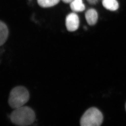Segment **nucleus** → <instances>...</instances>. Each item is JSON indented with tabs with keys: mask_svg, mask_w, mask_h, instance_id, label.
I'll list each match as a JSON object with an SVG mask.
<instances>
[{
	"mask_svg": "<svg viewBox=\"0 0 126 126\" xmlns=\"http://www.w3.org/2000/svg\"><path fill=\"white\" fill-rule=\"evenodd\" d=\"M11 121L16 125L29 126L33 124L36 119L33 110L28 106L16 109L10 115Z\"/></svg>",
	"mask_w": 126,
	"mask_h": 126,
	"instance_id": "obj_1",
	"label": "nucleus"
},
{
	"mask_svg": "<svg viewBox=\"0 0 126 126\" xmlns=\"http://www.w3.org/2000/svg\"><path fill=\"white\" fill-rule=\"evenodd\" d=\"M30 94L25 87L18 86L13 88L10 93L8 103L12 109L18 108L23 106L28 101Z\"/></svg>",
	"mask_w": 126,
	"mask_h": 126,
	"instance_id": "obj_2",
	"label": "nucleus"
},
{
	"mask_svg": "<svg viewBox=\"0 0 126 126\" xmlns=\"http://www.w3.org/2000/svg\"><path fill=\"white\" fill-rule=\"evenodd\" d=\"M103 117L102 113L95 107H92L86 111L81 117V126H99L102 124Z\"/></svg>",
	"mask_w": 126,
	"mask_h": 126,
	"instance_id": "obj_3",
	"label": "nucleus"
},
{
	"mask_svg": "<svg viewBox=\"0 0 126 126\" xmlns=\"http://www.w3.org/2000/svg\"><path fill=\"white\" fill-rule=\"evenodd\" d=\"M79 26V17L76 14H69L66 18V26L67 30L69 32L76 31Z\"/></svg>",
	"mask_w": 126,
	"mask_h": 126,
	"instance_id": "obj_4",
	"label": "nucleus"
},
{
	"mask_svg": "<svg viewBox=\"0 0 126 126\" xmlns=\"http://www.w3.org/2000/svg\"><path fill=\"white\" fill-rule=\"evenodd\" d=\"M85 18L87 23L89 25H94L98 21V13L94 9H90L86 12Z\"/></svg>",
	"mask_w": 126,
	"mask_h": 126,
	"instance_id": "obj_5",
	"label": "nucleus"
},
{
	"mask_svg": "<svg viewBox=\"0 0 126 126\" xmlns=\"http://www.w3.org/2000/svg\"><path fill=\"white\" fill-rule=\"evenodd\" d=\"M9 31L6 24L0 22V45H3L6 42L8 36Z\"/></svg>",
	"mask_w": 126,
	"mask_h": 126,
	"instance_id": "obj_6",
	"label": "nucleus"
},
{
	"mask_svg": "<svg viewBox=\"0 0 126 126\" xmlns=\"http://www.w3.org/2000/svg\"><path fill=\"white\" fill-rule=\"evenodd\" d=\"M104 7L110 11H115L119 8V4L117 0H102Z\"/></svg>",
	"mask_w": 126,
	"mask_h": 126,
	"instance_id": "obj_7",
	"label": "nucleus"
},
{
	"mask_svg": "<svg viewBox=\"0 0 126 126\" xmlns=\"http://www.w3.org/2000/svg\"><path fill=\"white\" fill-rule=\"evenodd\" d=\"M71 10L76 12H80L83 11L85 7L82 2V0H74L70 4Z\"/></svg>",
	"mask_w": 126,
	"mask_h": 126,
	"instance_id": "obj_8",
	"label": "nucleus"
},
{
	"mask_svg": "<svg viewBox=\"0 0 126 126\" xmlns=\"http://www.w3.org/2000/svg\"><path fill=\"white\" fill-rule=\"evenodd\" d=\"M60 0H37L38 5L42 7H49L57 5Z\"/></svg>",
	"mask_w": 126,
	"mask_h": 126,
	"instance_id": "obj_9",
	"label": "nucleus"
},
{
	"mask_svg": "<svg viewBox=\"0 0 126 126\" xmlns=\"http://www.w3.org/2000/svg\"><path fill=\"white\" fill-rule=\"evenodd\" d=\"M87 1L90 3L92 4H94L96 3L98 1V0H87Z\"/></svg>",
	"mask_w": 126,
	"mask_h": 126,
	"instance_id": "obj_10",
	"label": "nucleus"
},
{
	"mask_svg": "<svg viewBox=\"0 0 126 126\" xmlns=\"http://www.w3.org/2000/svg\"><path fill=\"white\" fill-rule=\"evenodd\" d=\"M63 2L66 3H68L69 2H71L73 0H62Z\"/></svg>",
	"mask_w": 126,
	"mask_h": 126,
	"instance_id": "obj_11",
	"label": "nucleus"
},
{
	"mask_svg": "<svg viewBox=\"0 0 126 126\" xmlns=\"http://www.w3.org/2000/svg\"><path fill=\"white\" fill-rule=\"evenodd\" d=\"M125 109H126V105H125Z\"/></svg>",
	"mask_w": 126,
	"mask_h": 126,
	"instance_id": "obj_12",
	"label": "nucleus"
}]
</instances>
